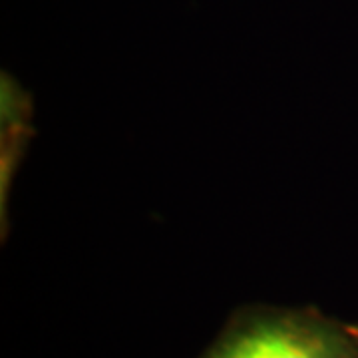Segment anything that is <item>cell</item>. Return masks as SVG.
Listing matches in <instances>:
<instances>
[{
  "mask_svg": "<svg viewBox=\"0 0 358 358\" xmlns=\"http://www.w3.org/2000/svg\"><path fill=\"white\" fill-rule=\"evenodd\" d=\"M199 358H358L346 324L317 308L239 310Z\"/></svg>",
  "mask_w": 358,
  "mask_h": 358,
  "instance_id": "6da1fadb",
  "label": "cell"
},
{
  "mask_svg": "<svg viewBox=\"0 0 358 358\" xmlns=\"http://www.w3.org/2000/svg\"><path fill=\"white\" fill-rule=\"evenodd\" d=\"M30 122V102L26 94L16 86L13 78H2V201L6 197V183L13 179V171L24 148V136Z\"/></svg>",
  "mask_w": 358,
  "mask_h": 358,
  "instance_id": "7a4b0ae2",
  "label": "cell"
},
{
  "mask_svg": "<svg viewBox=\"0 0 358 358\" xmlns=\"http://www.w3.org/2000/svg\"><path fill=\"white\" fill-rule=\"evenodd\" d=\"M346 329H348V333H350V336H352V341H355L358 346V322H350V324H346Z\"/></svg>",
  "mask_w": 358,
  "mask_h": 358,
  "instance_id": "3957f363",
  "label": "cell"
}]
</instances>
